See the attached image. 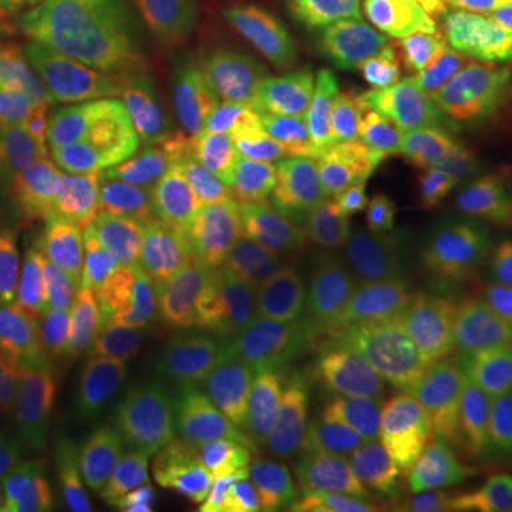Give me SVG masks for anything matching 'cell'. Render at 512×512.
Wrapping results in <instances>:
<instances>
[{
  "label": "cell",
  "mask_w": 512,
  "mask_h": 512,
  "mask_svg": "<svg viewBox=\"0 0 512 512\" xmlns=\"http://www.w3.org/2000/svg\"><path fill=\"white\" fill-rule=\"evenodd\" d=\"M43 63L205 146L293 140L276 43L251 0H86L43 29Z\"/></svg>",
  "instance_id": "obj_1"
},
{
  "label": "cell",
  "mask_w": 512,
  "mask_h": 512,
  "mask_svg": "<svg viewBox=\"0 0 512 512\" xmlns=\"http://www.w3.org/2000/svg\"><path fill=\"white\" fill-rule=\"evenodd\" d=\"M279 274L239 200L211 197L208 217L165 279L103 296L106 322L131 345L205 342L256 319L276 299Z\"/></svg>",
  "instance_id": "obj_2"
},
{
  "label": "cell",
  "mask_w": 512,
  "mask_h": 512,
  "mask_svg": "<svg viewBox=\"0 0 512 512\" xmlns=\"http://www.w3.org/2000/svg\"><path fill=\"white\" fill-rule=\"evenodd\" d=\"M46 103L109 202L157 205L242 188L245 160L234 151L205 146L66 80Z\"/></svg>",
  "instance_id": "obj_3"
},
{
  "label": "cell",
  "mask_w": 512,
  "mask_h": 512,
  "mask_svg": "<svg viewBox=\"0 0 512 512\" xmlns=\"http://www.w3.org/2000/svg\"><path fill=\"white\" fill-rule=\"evenodd\" d=\"M387 512H453L484 470L481 416L470 396L402 413L370 458Z\"/></svg>",
  "instance_id": "obj_4"
},
{
  "label": "cell",
  "mask_w": 512,
  "mask_h": 512,
  "mask_svg": "<svg viewBox=\"0 0 512 512\" xmlns=\"http://www.w3.org/2000/svg\"><path fill=\"white\" fill-rule=\"evenodd\" d=\"M345 202L367 265L384 276L407 259L416 231L439 208V197L413 163L399 126L376 111L362 114L350 131Z\"/></svg>",
  "instance_id": "obj_5"
},
{
  "label": "cell",
  "mask_w": 512,
  "mask_h": 512,
  "mask_svg": "<svg viewBox=\"0 0 512 512\" xmlns=\"http://www.w3.org/2000/svg\"><path fill=\"white\" fill-rule=\"evenodd\" d=\"M399 131L439 200L504 211L512 194V117L436 94L407 111Z\"/></svg>",
  "instance_id": "obj_6"
},
{
  "label": "cell",
  "mask_w": 512,
  "mask_h": 512,
  "mask_svg": "<svg viewBox=\"0 0 512 512\" xmlns=\"http://www.w3.org/2000/svg\"><path fill=\"white\" fill-rule=\"evenodd\" d=\"M387 305V276L370 265H345L305 288L271 302L256 319L202 342L251 365L305 376L325 350L365 313Z\"/></svg>",
  "instance_id": "obj_7"
},
{
  "label": "cell",
  "mask_w": 512,
  "mask_h": 512,
  "mask_svg": "<svg viewBox=\"0 0 512 512\" xmlns=\"http://www.w3.org/2000/svg\"><path fill=\"white\" fill-rule=\"evenodd\" d=\"M242 194L279 282L305 288L342 271L348 262L313 194L311 174L293 140L242 154Z\"/></svg>",
  "instance_id": "obj_8"
},
{
  "label": "cell",
  "mask_w": 512,
  "mask_h": 512,
  "mask_svg": "<svg viewBox=\"0 0 512 512\" xmlns=\"http://www.w3.org/2000/svg\"><path fill=\"white\" fill-rule=\"evenodd\" d=\"M120 345L97 313H86L26 359L18 390L35 413L43 444L92 441L106 424Z\"/></svg>",
  "instance_id": "obj_9"
},
{
  "label": "cell",
  "mask_w": 512,
  "mask_h": 512,
  "mask_svg": "<svg viewBox=\"0 0 512 512\" xmlns=\"http://www.w3.org/2000/svg\"><path fill=\"white\" fill-rule=\"evenodd\" d=\"M265 6L296 60L330 92L365 89L393 52V0H265Z\"/></svg>",
  "instance_id": "obj_10"
},
{
  "label": "cell",
  "mask_w": 512,
  "mask_h": 512,
  "mask_svg": "<svg viewBox=\"0 0 512 512\" xmlns=\"http://www.w3.org/2000/svg\"><path fill=\"white\" fill-rule=\"evenodd\" d=\"M305 410L313 436L367 464L402 416L356 325L305 373Z\"/></svg>",
  "instance_id": "obj_11"
},
{
  "label": "cell",
  "mask_w": 512,
  "mask_h": 512,
  "mask_svg": "<svg viewBox=\"0 0 512 512\" xmlns=\"http://www.w3.org/2000/svg\"><path fill=\"white\" fill-rule=\"evenodd\" d=\"M200 345H120L109 413L100 430L140 441L163 458L171 456L197 421Z\"/></svg>",
  "instance_id": "obj_12"
},
{
  "label": "cell",
  "mask_w": 512,
  "mask_h": 512,
  "mask_svg": "<svg viewBox=\"0 0 512 512\" xmlns=\"http://www.w3.org/2000/svg\"><path fill=\"white\" fill-rule=\"evenodd\" d=\"M197 421L262 436L291 450L313 436L305 410V376L251 365L200 345Z\"/></svg>",
  "instance_id": "obj_13"
},
{
  "label": "cell",
  "mask_w": 512,
  "mask_h": 512,
  "mask_svg": "<svg viewBox=\"0 0 512 512\" xmlns=\"http://www.w3.org/2000/svg\"><path fill=\"white\" fill-rule=\"evenodd\" d=\"M57 128L37 89L0 83V177L46 185L69 214H100L109 200Z\"/></svg>",
  "instance_id": "obj_14"
},
{
  "label": "cell",
  "mask_w": 512,
  "mask_h": 512,
  "mask_svg": "<svg viewBox=\"0 0 512 512\" xmlns=\"http://www.w3.org/2000/svg\"><path fill=\"white\" fill-rule=\"evenodd\" d=\"M86 313H94L92 291L63 274L46 248L0 256V359L15 384L26 359Z\"/></svg>",
  "instance_id": "obj_15"
},
{
  "label": "cell",
  "mask_w": 512,
  "mask_h": 512,
  "mask_svg": "<svg viewBox=\"0 0 512 512\" xmlns=\"http://www.w3.org/2000/svg\"><path fill=\"white\" fill-rule=\"evenodd\" d=\"M171 456L228 512H279L288 450L274 441L194 421Z\"/></svg>",
  "instance_id": "obj_16"
},
{
  "label": "cell",
  "mask_w": 512,
  "mask_h": 512,
  "mask_svg": "<svg viewBox=\"0 0 512 512\" xmlns=\"http://www.w3.org/2000/svg\"><path fill=\"white\" fill-rule=\"evenodd\" d=\"M211 200L165 205L157 211L128 214L106 225L97 239L94 282L100 296L146 288L168 276L185 242L208 217Z\"/></svg>",
  "instance_id": "obj_17"
},
{
  "label": "cell",
  "mask_w": 512,
  "mask_h": 512,
  "mask_svg": "<svg viewBox=\"0 0 512 512\" xmlns=\"http://www.w3.org/2000/svg\"><path fill=\"white\" fill-rule=\"evenodd\" d=\"M390 313L461 373L478 305L458 265L402 262L387 276Z\"/></svg>",
  "instance_id": "obj_18"
},
{
  "label": "cell",
  "mask_w": 512,
  "mask_h": 512,
  "mask_svg": "<svg viewBox=\"0 0 512 512\" xmlns=\"http://www.w3.org/2000/svg\"><path fill=\"white\" fill-rule=\"evenodd\" d=\"M92 456L74 481V498L86 512H168L163 456L140 441L97 430Z\"/></svg>",
  "instance_id": "obj_19"
},
{
  "label": "cell",
  "mask_w": 512,
  "mask_h": 512,
  "mask_svg": "<svg viewBox=\"0 0 512 512\" xmlns=\"http://www.w3.org/2000/svg\"><path fill=\"white\" fill-rule=\"evenodd\" d=\"M353 325L362 333L367 350L376 359L402 413L467 396L464 379L456 367L447 365L436 350L416 339L387 305L373 308Z\"/></svg>",
  "instance_id": "obj_20"
},
{
  "label": "cell",
  "mask_w": 512,
  "mask_h": 512,
  "mask_svg": "<svg viewBox=\"0 0 512 512\" xmlns=\"http://www.w3.org/2000/svg\"><path fill=\"white\" fill-rule=\"evenodd\" d=\"M279 512H387L367 461L330 447L319 436L288 450Z\"/></svg>",
  "instance_id": "obj_21"
},
{
  "label": "cell",
  "mask_w": 512,
  "mask_h": 512,
  "mask_svg": "<svg viewBox=\"0 0 512 512\" xmlns=\"http://www.w3.org/2000/svg\"><path fill=\"white\" fill-rule=\"evenodd\" d=\"M507 214L487 205L470 202H444L439 205L413 237L404 262H433V265H458L481 242L507 225Z\"/></svg>",
  "instance_id": "obj_22"
},
{
  "label": "cell",
  "mask_w": 512,
  "mask_h": 512,
  "mask_svg": "<svg viewBox=\"0 0 512 512\" xmlns=\"http://www.w3.org/2000/svg\"><path fill=\"white\" fill-rule=\"evenodd\" d=\"M66 214V205L46 185L0 177V256L46 248Z\"/></svg>",
  "instance_id": "obj_23"
},
{
  "label": "cell",
  "mask_w": 512,
  "mask_h": 512,
  "mask_svg": "<svg viewBox=\"0 0 512 512\" xmlns=\"http://www.w3.org/2000/svg\"><path fill=\"white\" fill-rule=\"evenodd\" d=\"M461 379L481 407L512 404V319L478 311Z\"/></svg>",
  "instance_id": "obj_24"
},
{
  "label": "cell",
  "mask_w": 512,
  "mask_h": 512,
  "mask_svg": "<svg viewBox=\"0 0 512 512\" xmlns=\"http://www.w3.org/2000/svg\"><path fill=\"white\" fill-rule=\"evenodd\" d=\"M447 37L458 52L512 97V12L487 9L447 20Z\"/></svg>",
  "instance_id": "obj_25"
},
{
  "label": "cell",
  "mask_w": 512,
  "mask_h": 512,
  "mask_svg": "<svg viewBox=\"0 0 512 512\" xmlns=\"http://www.w3.org/2000/svg\"><path fill=\"white\" fill-rule=\"evenodd\" d=\"M478 311L512 319V222L458 262Z\"/></svg>",
  "instance_id": "obj_26"
},
{
  "label": "cell",
  "mask_w": 512,
  "mask_h": 512,
  "mask_svg": "<svg viewBox=\"0 0 512 512\" xmlns=\"http://www.w3.org/2000/svg\"><path fill=\"white\" fill-rule=\"evenodd\" d=\"M94 217L97 214H66L55 237L46 242V254L60 265V271L89 291L94 279V254H97Z\"/></svg>",
  "instance_id": "obj_27"
},
{
  "label": "cell",
  "mask_w": 512,
  "mask_h": 512,
  "mask_svg": "<svg viewBox=\"0 0 512 512\" xmlns=\"http://www.w3.org/2000/svg\"><path fill=\"white\" fill-rule=\"evenodd\" d=\"M37 444H43L40 424L0 359V458L29 461V453Z\"/></svg>",
  "instance_id": "obj_28"
},
{
  "label": "cell",
  "mask_w": 512,
  "mask_h": 512,
  "mask_svg": "<svg viewBox=\"0 0 512 512\" xmlns=\"http://www.w3.org/2000/svg\"><path fill=\"white\" fill-rule=\"evenodd\" d=\"M487 470L512 484V404H490L478 410Z\"/></svg>",
  "instance_id": "obj_29"
},
{
  "label": "cell",
  "mask_w": 512,
  "mask_h": 512,
  "mask_svg": "<svg viewBox=\"0 0 512 512\" xmlns=\"http://www.w3.org/2000/svg\"><path fill=\"white\" fill-rule=\"evenodd\" d=\"M165 478H168V512H228L188 473L180 458L168 456Z\"/></svg>",
  "instance_id": "obj_30"
},
{
  "label": "cell",
  "mask_w": 512,
  "mask_h": 512,
  "mask_svg": "<svg viewBox=\"0 0 512 512\" xmlns=\"http://www.w3.org/2000/svg\"><path fill=\"white\" fill-rule=\"evenodd\" d=\"M0 512H37L26 458H0Z\"/></svg>",
  "instance_id": "obj_31"
},
{
  "label": "cell",
  "mask_w": 512,
  "mask_h": 512,
  "mask_svg": "<svg viewBox=\"0 0 512 512\" xmlns=\"http://www.w3.org/2000/svg\"><path fill=\"white\" fill-rule=\"evenodd\" d=\"M453 512H512V484L484 470Z\"/></svg>",
  "instance_id": "obj_32"
},
{
  "label": "cell",
  "mask_w": 512,
  "mask_h": 512,
  "mask_svg": "<svg viewBox=\"0 0 512 512\" xmlns=\"http://www.w3.org/2000/svg\"><path fill=\"white\" fill-rule=\"evenodd\" d=\"M49 6H52L49 0H0V35L9 37L23 29H32L46 15Z\"/></svg>",
  "instance_id": "obj_33"
},
{
  "label": "cell",
  "mask_w": 512,
  "mask_h": 512,
  "mask_svg": "<svg viewBox=\"0 0 512 512\" xmlns=\"http://www.w3.org/2000/svg\"><path fill=\"white\" fill-rule=\"evenodd\" d=\"M26 66V55L6 35H0V74Z\"/></svg>",
  "instance_id": "obj_34"
},
{
  "label": "cell",
  "mask_w": 512,
  "mask_h": 512,
  "mask_svg": "<svg viewBox=\"0 0 512 512\" xmlns=\"http://www.w3.org/2000/svg\"><path fill=\"white\" fill-rule=\"evenodd\" d=\"M49 512H86V507L74 495H60V498H55V504H52Z\"/></svg>",
  "instance_id": "obj_35"
},
{
  "label": "cell",
  "mask_w": 512,
  "mask_h": 512,
  "mask_svg": "<svg viewBox=\"0 0 512 512\" xmlns=\"http://www.w3.org/2000/svg\"><path fill=\"white\" fill-rule=\"evenodd\" d=\"M55 9H74V6H80V3H86V0H49Z\"/></svg>",
  "instance_id": "obj_36"
},
{
  "label": "cell",
  "mask_w": 512,
  "mask_h": 512,
  "mask_svg": "<svg viewBox=\"0 0 512 512\" xmlns=\"http://www.w3.org/2000/svg\"><path fill=\"white\" fill-rule=\"evenodd\" d=\"M504 214H507V220L512 222V194H510V200H507V205H504Z\"/></svg>",
  "instance_id": "obj_37"
}]
</instances>
